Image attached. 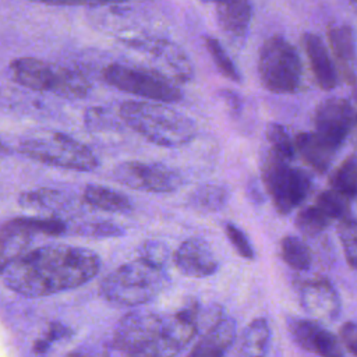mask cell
Returning a JSON list of instances; mask_svg holds the SVG:
<instances>
[{"label":"cell","instance_id":"cell-1","mask_svg":"<svg viewBox=\"0 0 357 357\" xmlns=\"http://www.w3.org/2000/svg\"><path fill=\"white\" fill-rule=\"evenodd\" d=\"M100 268L96 252L84 247L49 244L26 251L1 268L6 287L25 297H43L82 286Z\"/></svg>","mask_w":357,"mask_h":357},{"label":"cell","instance_id":"cell-2","mask_svg":"<svg viewBox=\"0 0 357 357\" xmlns=\"http://www.w3.org/2000/svg\"><path fill=\"white\" fill-rule=\"evenodd\" d=\"M201 305L190 300L176 312L132 311L113 332V347L127 357H176L199 331Z\"/></svg>","mask_w":357,"mask_h":357},{"label":"cell","instance_id":"cell-3","mask_svg":"<svg viewBox=\"0 0 357 357\" xmlns=\"http://www.w3.org/2000/svg\"><path fill=\"white\" fill-rule=\"evenodd\" d=\"M119 116L131 130L159 146L177 148L197 135V126L190 117L160 102L126 100Z\"/></svg>","mask_w":357,"mask_h":357},{"label":"cell","instance_id":"cell-4","mask_svg":"<svg viewBox=\"0 0 357 357\" xmlns=\"http://www.w3.org/2000/svg\"><path fill=\"white\" fill-rule=\"evenodd\" d=\"M167 282L169 278L163 268L138 258L106 275L99 290L103 298L113 305L137 307L158 297Z\"/></svg>","mask_w":357,"mask_h":357},{"label":"cell","instance_id":"cell-5","mask_svg":"<svg viewBox=\"0 0 357 357\" xmlns=\"http://www.w3.org/2000/svg\"><path fill=\"white\" fill-rule=\"evenodd\" d=\"M10 73L14 82L32 91L52 92L68 99L85 98L89 92V82L81 71L36 57L11 60Z\"/></svg>","mask_w":357,"mask_h":357},{"label":"cell","instance_id":"cell-6","mask_svg":"<svg viewBox=\"0 0 357 357\" xmlns=\"http://www.w3.org/2000/svg\"><path fill=\"white\" fill-rule=\"evenodd\" d=\"M18 152L43 165L68 170L89 172L98 166L91 148L60 131H38L18 142Z\"/></svg>","mask_w":357,"mask_h":357},{"label":"cell","instance_id":"cell-7","mask_svg":"<svg viewBox=\"0 0 357 357\" xmlns=\"http://www.w3.org/2000/svg\"><path fill=\"white\" fill-rule=\"evenodd\" d=\"M258 75L265 89L296 93L303 84V63L297 49L283 36L265 39L258 56Z\"/></svg>","mask_w":357,"mask_h":357},{"label":"cell","instance_id":"cell-8","mask_svg":"<svg viewBox=\"0 0 357 357\" xmlns=\"http://www.w3.org/2000/svg\"><path fill=\"white\" fill-rule=\"evenodd\" d=\"M109 85L151 102L174 103L183 98L177 84L155 68L112 63L102 71Z\"/></svg>","mask_w":357,"mask_h":357},{"label":"cell","instance_id":"cell-9","mask_svg":"<svg viewBox=\"0 0 357 357\" xmlns=\"http://www.w3.org/2000/svg\"><path fill=\"white\" fill-rule=\"evenodd\" d=\"M262 183L280 215L296 209L311 191V178L303 169L294 167L271 151L261 167Z\"/></svg>","mask_w":357,"mask_h":357},{"label":"cell","instance_id":"cell-10","mask_svg":"<svg viewBox=\"0 0 357 357\" xmlns=\"http://www.w3.org/2000/svg\"><path fill=\"white\" fill-rule=\"evenodd\" d=\"M124 46L144 54H149L162 67V74L174 82H187L192 78L194 70L187 53L174 42L155 36H123Z\"/></svg>","mask_w":357,"mask_h":357},{"label":"cell","instance_id":"cell-11","mask_svg":"<svg viewBox=\"0 0 357 357\" xmlns=\"http://www.w3.org/2000/svg\"><path fill=\"white\" fill-rule=\"evenodd\" d=\"M113 177L126 187L149 192H172L183 183L176 170L160 163L138 160L119 163L113 169Z\"/></svg>","mask_w":357,"mask_h":357},{"label":"cell","instance_id":"cell-12","mask_svg":"<svg viewBox=\"0 0 357 357\" xmlns=\"http://www.w3.org/2000/svg\"><path fill=\"white\" fill-rule=\"evenodd\" d=\"M314 126L317 134L340 148L354 126L350 102L340 98L322 100L315 109Z\"/></svg>","mask_w":357,"mask_h":357},{"label":"cell","instance_id":"cell-13","mask_svg":"<svg viewBox=\"0 0 357 357\" xmlns=\"http://www.w3.org/2000/svg\"><path fill=\"white\" fill-rule=\"evenodd\" d=\"M173 262L187 278L211 276L219 266L211 245L201 237L184 240L173 254Z\"/></svg>","mask_w":357,"mask_h":357},{"label":"cell","instance_id":"cell-14","mask_svg":"<svg viewBox=\"0 0 357 357\" xmlns=\"http://www.w3.org/2000/svg\"><path fill=\"white\" fill-rule=\"evenodd\" d=\"M301 307L317 319H335L340 311V298L326 279H311L298 287Z\"/></svg>","mask_w":357,"mask_h":357},{"label":"cell","instance_id":"cell-15","mask_svg":"<svg viewBox=\"0 0 357 357\" xmlns=\"http://www.w3.org/2000/svg\"><path fill=\"white\" fill-rule=\"evenodd\" d=\"M289 332L293 340L305 351L332 357L337 354V339L321 324L312 319L290 318L287 321Z\"/></svg>","mask_w":357,"mask_h":357},{"label":"cell","instance_id":"cell-16","mask_svg":"<svg viewBox=\"0 0 357 357\" xmlns=\"http://www.w3.org/2000/svg\"><path fill=\"white\" fill-rule=\"evenodd\" d=\"M328 42L337 63V73L347 84H356L357 46L356 35L351 26L346 24H333L328 26Z\"/></svg>","mask_w":357,"mask_h":357},{"label":"cell","instance_id":"cell-17","mask_svg":"<svg viewBox=\"0 0 357 357\" xmlns=\"http://www.w3.org/2000/svg\"><path fill=\"white\" fill-rule=\"evenodd\" d=\"M301 42L318 86L325 91L333 89L339 82V73L321 36L314 32H305Z\"/></svg>","mask_w":357,"mask_h":357},{"label":"cell","instance_id":"cell-18","mask_svg":"<svg viewBox=\"0 0 357 357\" xmlns=\"http://www.w3.org/2000/svg\"><path fill=\"white\" fill-rule=\"evenodd\" d=\"M234 321L225 314L211 326L204 329L187 357H223L234 339Z\"/></svg>","mask_w":357,"mask_h":357},{"label":"cell","instance_id":"cell-19","mask_svg":"<svg viewBox=\"0 0 357 357\" xmlns=\"http://www.w3.org/2000/svg\"><path fill=\"white\" fill-rule=\"evenodd\" d=\"M294 146L303 160L318 173H325L331 167L336 152L339 151L337 146L322 138L315 131L297 134L294 138Z\"/></svg>","mask_w":357,"mask_h":357},{"label":"cell","instance_id":"cell-20","mask_svg":"<svg viewBox=\"0 0 357 357\" xmlns=\"http://www.w3.org/2000/svg\"><path fill=\"white\" fill-rule=\"evenodd\" d=\"M215 14L220 29L229 35L243 38L248 32L252 6L248 1H220L215 6Z\"/></svg>","mask_w":357,"mask_h":357},{"label":"cell","instance_id":"cell-21","mask_svg":"<svg viewBox=\"0 0 357 357\" xmlns=\"http://www.w3.org/2000/svg\"><path fill=\"white\" fill-rule=\"evenodd\" d=\"M18 204L22 208L45 209V211H66L73 208V197L56 188H38L20 194Z\"/></svg>","mask_w":357,"mask_h":357},{"label":"cell","instance_id":"cell-22","mask_svg":"<svg viewBox=\"0 0 357 357\" xmlns=\"http://www.w3.org/2000/svg\"><path fill=\"white\" fill-rule=\"evenodd\" d=\"M82 199L89 206L107 212H127L131 209V201L126 194L100 184H88L82 191Z\"/></svg>","mask_w":357,"mask_h":357},{"label":"cell","instance_id":"cell-23","mask_svg":"<svg viewBox=\"0 0 357 357\" xmlns=\"http://www.w3.org/2000/svg\"><path fill=\"white\" fill-rule=\"evenodd\" d=\"M229 199V191L219 184H202L197 187L190 198V206L201 212H216L222 209Z\"/></svg>","mask_w":357,"mask_h":357},{"label":"cell","instance_id":"cell-24","mask_svg":"<svg viewBox=\"0 0 357 357\" xmlns=\"http://www.w3.org/2000/svg\"><path fill=\"white\" fill-rule=\"evenodd\" d=\"M331 190L336 191L346 199L357 197V156L346 158L329 177Z\"/></svg>","mask_w":357,"mask_h":357},{"label":"cell","instance_id":"cell-25","mask_svg":"<svg viewBox=\"0 0 357 357\" xmlns=\"http://www.w3.org/2000/svg\"><path fill=\"white\" fill-rule=\"evenodd\" d=\"M269 340V325L264 318H255L244 331L241 342L243 357H262Z\"/></svg>","mask_w":357,"mask_h":357},{"label":"cell","instance_id":"cell-26","mask_svg":"<svg viewBox=\"0 0 357 357\" xmlns=\"http://www.w3.org/2000/svg\"><path fill=\"white\" fill-rule=\"evenodd\" d=\"M280 257L296 271H307L312 261L308 245L296 236H284L280 240Z\"/></svg>","mask_w":357,"mask_h":357},{"label":"cell","instance_id":"cell-27","mask_svg":"<svg viewBox=\"0 0 357 357\" xmlns=\"http://www.w3.org/2000/svg\"><path fill=\"white\" fill-rule=\"evenodd\" d=\"M17 225H20L25 231L32 234L43 236H61L67 233L68 225L59 218H35V216H20L14 218Z\"/></svg>","mask_w":357,"mask_h":357},{"label":"cell","instance_id":"cell-28","mask_svg":"<svg viewBox=\"0 0 357 357\" xmlns=\"http://www.w3.org/2000/svg\"><path fill=\"white\" fill-rule=\"evenodd\" d=\"M296 227L305 236H317L322 233L329 225L331 219L317 206H305L296 216Z\"/></svg>","mask_w":357,"mask_h":357},{"label":"cell","instance_id":"cell-29","mask_svg":"<svg viewBox=\"0 0 357 357\" xmlns=\"http://www.w3.org/2000/svg\"><path fill=\"white\" fill-rule=\"evenodd\" d=\"M205 47H206L208 53L211 54L219 73L222 75H225L226 78H229L230 81L240 84L241 75H240L236 64L233 63V60L225 50V47L220 45V42L213 36H205Z\"/></svg>","mask_w":357,"mask_h":357},{"label":"cell","instance_id":"cell-30","mask_svg":"<svg viewBox=\"0 0 357 357\" xmlns=\"http://www.w3.org/2000/svg\"><path fill=\"white\" fill-rule=\"evenodd\" d=\"M337 236L347 265L357 269V219L351 216L343 218L337 226Z\"/></svg>","mask_w":357,"mask_h":357},{"label":"cell","instance_id":"cell-31","mask_svg":"<svg viewBox=\"0 0 357 357\" xmlns=\"http://www.w3.org/2000/svg\"><path fill=\"white\" fill-rule=\"evenodd\" d=\"M266 139L271 144V152L276 156L291 162L296 146L291 142V138L289 137V132L286 128L279 123H271L266 127Z\"/></svg>","mask_w":357,"mask_h":357},{"label":"cell","instance_id":"cell-32","mask_svg":"<svg viewBox=\"0 0 357 357\" xmlns=\"http://www.w3.org/2000/svg\"><path fill=\"white\" fill-rule=\"evenodd\" d=\"M74 233L78 236H85L91 238H110V237L124 236V229L110 220L96 219V220H88L77 225V227L74 229Z\"/></svg>","mask_w":357,"mask_h":357},{"label":"cell","instance_id":"cell-33","mask_svg":"<svg viewBox=\"0 0 357 357\" xmlns=\"http://www.w3.org/2000/svg\"><path fill=\"white\" fill-rule=\"evenodd\" d=\"M315 205L331 219H339L342 220L343 218L347 216V211H349V199H346L344 197H342L340 194H337L333 190H326L322 191L318 197H317V202Z\"/></svg>","mask_w":357,"mask_h":357},{"label":"cell","instance_id":"cell-34","mask_svg":"<svg viewBox=\"0 0 357 357\" xmlns=\"http://www.w3.org/2000/svg\"><path fill=\"white\" fill-rule=\"evenodd\" d=\"M138 254L141 259L159 266V268H165L167 259H169V248L165 243L156 241V240H146L144 241L139 248H138Z\"/></svg>","mask_w":357,"mask_h":357},{"label":"cell","instance_id":"cell-35","mask_svg":"<svg viewBox=\"0 0 357 357\" xmlns=\"http://www.w3.org/2000/svg\"><path fill=\"white\" fill-rule=\"evenodd\" d=\"M225 231L226 236L229 238V241L231 243L233 248L237 251V254L244 258V259H254V250L252 245L247 237V234L234 223H226L225 225Z\"/></svg>","mask_w":357,"mask_h":357},{"label":"cell","instance_id":"cell-36","mask_svg":"<svg viewBox=\"0 0 357 357\" xmlns=\"http://www.w3.org/2000/svg\"><path fill=\"white\" fill-rule=\"evenodd\" d=\"M67 332H68V328L64 326V325H61L60 322H53V324H50V326L47 328L46 335H45L43 337H40V339L36 340V343H35V346H33V350H35L36 353H45V351L47 350V347L50 346V343H53L54 340H57V339L66 336Z\"/></svg>","mask_w":357,"mask_h":357},{"label":"cell","instance_id":"cell-37","mask_svg":"<svg viewBox=\"0 0 357 357\" xmlns=\"http://www.w3.org/2000/svg\"><path fill=\"white\" fill-rule=\"evenodd\" d=\"M340 339L343 344L347 347V350L354 357H357V324L346 322L340 328Z\"/></svg>","mask_w":357,"mask_h":357},{"label":"cell","instance_id":"cell-38","mask_svg":"<svg viewBox=\"0 0 357 357\" xmlns=\"http://www.w3.org/2000/svg\"><path fill=\"white\" fill-rule=\"evenodd\" d=\"M219 93H220V96L223 98V100L226 102L229 110H230L234 116H238V114L241 113V110H243L241 98H240L236 92H233V91H230V89H222Z\"/></svg>","mask_w":357,"mask_h":357},{"label":"cell","instance_id":"cell-39","mask_svg":"<svg viewBox=\"0 0 357 357\" xmlns=\"http://www.w3.org/2000/svg\"><path fill=\"white\" fill-rule=\"evenodd\" d=\"M64 357H81L78 353H70V354H67V356H64Z\"/></svg>","mask_w":357,"mask_h":357},{"label":"cell","instance_id":"cell-40","mask_svg":"<svg viewBox=\"0 0 357 357\" xmlns=\"http://www.w3.org/2000/svg\"><path fill=\"white\" fill-rule=\"evenodd\" d=\"M332 357H342V356H339V354H335V356H332Z\"/></svg>","mask_w":357,"mask_h":357}]
</instances>
